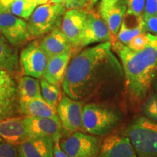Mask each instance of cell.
<instances>
[{
	"mask_svg": "<svg viewBox=\"0 0 157 157\" xmlns=\"http://www.w3.org/2000/svg\"><path fill=\"white\" fill-rule=\"evenodd\" d=\"M124 75L122 66L112 52L111 42L84 49L72 59L61 83L63 93L76 101L93 96Z\"/></svg>",
	"mask_w": 157,
	"mask_h": 157,
	"instance_id": "cell-1",
	"label": "cell"
},
{
	"mask_svg": "<svg viewBox=\"0 0 157 157\" xmlns=\"http://www.w3.org/2000/svg\"><path fill=\"white\" fill-rule=\"evenodd\" d=\"M111 44L121 60L129 97L134 101H143L157 73V34L149 33L148 44L140 51L131 50L117 40Z\"/></svg>",
	"mask_w": 157,
	"mask_h": 157,
	"instance_id": "cell-2",
	"label": "cell"
},
{
	"mask_svg": "<svg viewBox=\"0 0 157 157\" xmlns=\"http://www.w3.org/2000/svg\"><path fill=\"white\" fill-rule=\"evenodd\" d=\"M137 157H157V122L138 117L126 129Z\"/></svg>",
	"mask_w": 157,
	"mask_h": 157,
	"instance_id": "cell-3",
	"label": "cell"
},
{
	"mask_svg": "<svg viewBox=\"0 0 157 157\" xmlns=\"http://www.w3.org/2000/svg\"><path fill=\"white\" fill-rule=\"evenodd\" d=\"M120 119L119 113L111 108L87 103L83 108L82 131L95 136L108 135L119 124Z\"/></svg>",
	"mask_w": 157,
	"mask_h": 157,
	"instance_id": "cell-4",
	"label": "cell"
},
{
	"mask_svg": "<svg viewBox=\"0 0 157 157\" xmlns=\"http://www.w3.org/2000/svg\"><path fill=\"white\" fill-rule=\"evenodd\" d=\"M66 7L62 4L52 1L36 7L27 23L31 38L48 34L53 29L60 27Z\"/></svg>",
	"mask_w": 157,
	"mask_h": 157,
	"instance_id": "cell-5",
	"label": "cell"
},
{
	"mask_svg": "<svg viewBox=\"0 0 157 157\" xmlns=\"http://www.w3.org/2000/svg\"><path fill=\"white\" fill-rule=\"evenodd\" d=\"M59 144L69 157H98L101 148L99 137L80 131L68 135Z\"/></svg>",
	"mask_w": 157,
	"mask_h": 157,
	"instance_id": "cell-6",
	"label": "cell"
},
{
	"mask_svg": "<svg viewBox=\"0 0 157 157\" xmlns=\"http://www.w3.org/2000/svg\"><path fill=\"white\" fill-rule=\"evenodd\" d=\"M84 102L76 101L62 94L57 107V113L63 130L66 135L82 131V115Z\"/></svg>",
	"mask_w": 157,
	"mask_h": 157,
	"instance_id": "cell-7",
	"label": "cell"
},
{
	"mask_svg": "<svg viewBox=\"0 0 157 157\" xmlns=\"http://www.w3.org/2000/svg\"><path fill=\"white\" fill-rule=\"evenodd\" d=\"M49 58L37 41L25 47L19 56V63L24 76L40 78L43 77Z\"/></svg>",
	"mask_w": 157,
	"mask_h": 157,
	"instance_id": "cell-8",
	"label": "cell"
},
{
	"mask_svg": "<svg viewBox=\"0 0 157 157\" xmlns=\"http://www.w3.org/2000/svg\"><path fill=\"white\" fill-rule=\"evenodd\" d=\"M19 113L17 84L12 74L0 69V120L15 117Z\"/></svg>",
	"mask_w": 157,
	"mask_h": 157,
	"instance_id": "cell-9",
	"label": "cell"
},
{
	"mask_svg": "<svg viewBox=\"0 0 157 157\" xmlns=\"http://www.w3.org/2000/svg\"><path fill=\"white\" fill-rule=\"evenodd\" d=\"M0 34L15 46L24 44L31 38L24 20L5 10H0Z\"/></svg>",
	"mask_w": 157,
	"mask_h": 157,
	"instance_id": "cell-10",
	"label": "cell"
},
{
	"mask_svg": "<svg viewBox=\"0 0 157 157\" xmlns=\"http://www.w3.org/2000/svg\"><path fill=\"white\" fill-rule=\"evenodd\" d=\"M28 137H48L60 142L63 130L59 119L25 117L23 118Z\"/></svg>",
	"mask_w": 157,
	"mask_h": 157,
	"instance_id": "cell-11",
	"label": "cell"
},
{
	"mask_svg": "<svg viewBox=\"0 0 157 157\" xmlns=\"http://www.w3.org/2000/svg\"><path fill=\"white\" fill-rule=\"evenodd\" d=\"M113 42V39L108 25L99 13L90 12L87 13L85 26L79 47L89 46L95 43Z\"/></svg>",
	"mask_w": 157,
	"mask_h": 157,
	"instance_id": "cell-12",
	"label": "cell"
},
{
	"mask_svg": "<svg viewBox=\"0 0 157 157\" xmlns=\"http://www.w3.org/2000/svg\"><path fill=\"white\" fill-rule=\"evenodd\" d=\"M87 13L84 9H71L65 12L60 29L72 47H79Z\"/></svg>",
	"mask_w": 157,
	"mask_h": 157,
	"instance_id": "cell-13",
	"label": "cell"
},
{
	"mask_svg": "<svg viewBox=\"0 0 157 157\" xmlns=\"http://www.w3.org/2000/svg\"><path fill=\"white\" fill-rule=\"evenodd\" d=\"M98 157H137L130 140L124 135L105 137L101 144Z\"/></svg>",
	"mask_w": 157,
	"mask_h": 157,
	"instance_id": "cell-14",
	"label": "cell"
},
{
	"mask_svg": "<svg viewBox=\"0 0 157 157\" xmlns=\"http://www.w3.org/2000/svg\"><path fill=\"white\" fill-rule=\"evenodd\" d=\"M55 141L48 137H30L17 146L18 157H55Z\"/></svg>",
	"mask_w": 157,
	"mask_h": 157,
	"instance_id": "cell-15",
	"label": "cell"
},
{
	"mask_svg": "<svg viewBox=\"0 0 157 157\" xmlns=\"http://www.w3.org/2000/svg\"><path fill=\"white\" fill-rule=\"evenodd\" d=\"M39 44L48 58L71 52V44L60 27L49 32Z\"/></svg>",
	"mask_w": 157,
	"mask_h": 157,
	"instance_id": "cell-16",
	"label": "cell"
},
{
	"mask_svg": "<svg viewBox=\"0 0 157 157\" xmlns=\"http://www.w3.org/2000/svg\"><path fill=\"white\" fill-rule=\"evenodd\" d=\"M0 137L15 146L28 138L23 118L12 117L0 120Z\"/></svg>",
	"mask_w": 157,
	"mask_h": 157,
	"instance_id": "cell-17",
	"label": "cell"
},
{
	"mask_svg": "<svg viewBox=\"0 0 157 157\" xmlns=\"http://www.w3.org/2000/svg\"><path fill=\"white\" fill-rule=\"evenodd\" d=\"M71 52L49 58L43 78L49 83L58 86L61 84L69 65Z\"/></svg>",
	"mask_w": 157,
	"mask_h": 157,
	"instance_id": "cell-18",
	"label": "cell"
},
{
	"mask_svg": "<svg viewBox=\"0 0 157 157\" xmlns=\"http://www.w3.org/2000/svg\"><path fill=\"white\" fill-rule=\"evenodd\" d=\"M143 32L146 31L143 15H135L126 13L118 32L117 40L124 44H127L133 37Z\"/></svg>",
	"mask_w": 157,
	"mask_h": 157,
	"instance_id": "cell-19",
	"label": "cell"
},
{
	"mask_svg": "<svg viewBox=\"0 0 157 157\" xmlns=\"http://www.w3.org/2000/svg\"><path fill=\"white\" fill-rule=\"evenodd\" d=\"M19 109L26 105L32 99L42 98L40 82L38 78L29 76H23L20 78L17 83Z\"/></svg>",
	"mask_w": 157,
	"mask_h": 157,
	"instance_id": "cell-20",
	"label": "cell"
},
{
	"mask_svg": "<svg viewBox=\"0 0 157 157\" xmlns=\"http://www.w3.org/2000/svg\"><path fill=\"white\" fill-rule=\"evenodd\" d=\"M0 69L5 70L12 75L20 71L19 58L17 51L12 48L10 43L0 34Z\"/></svg>",
	"mask_w": 157,
	"mask_h": 157,
	"instance_id": "cell-21",
	"label": "cell"
},
{
	"mask_svg": "<svg viewBox=\"0 0 157 157\" xmlns=\"http://www.w3.org/2000/svg\"><path fill=\"white\" fill-rule=\"evenodd\" d=\"M20 113L25 115V117L59 119L57 109L49 105L42 97L31 100L26 105L20 109Z\"/></svg>",
	"mask_w": 157,
	"mask_h": 157,
	"instance_id": "cell-22",
	"label": "cell"
},
{
	"mask_svg": "<svg viewBox=\"0 0 157 157\" xmlns=\"http://www.w3.org/2000/svg\"><path fill=\"white\" fill-rule=\"evenodd\" d=\"M126 6L119 2L109 10L105 18L103 19L112 36L113 42L117 40V36L122 23L124 16L126 13Z\"/></svg>",
	"mask_w": 157,
	"mask_h": 157,
	"instance_id": "cell-23",
	"label": "cell"
},
{
	"mask_svg": "<svg viewBox=\"0 0 157 157\" xmlns=\"http://www.w3.org/2000/svg\"><path fill=\"white\" fill-rule=\"evenodd\" d=\"M41 92L43 99L49 105L57 109L58 103L60 99V87L49 83L44 78H42L40 80Z\"/></svg>",
	"mask_w": 157,
	"mask_h": 157,
	"instance_id": "cell-24",
	"label": "cell"
},
{
	"mask_svg": "<svg viewBox=\"0 0 157 157\" xmlns=\"http://www.w3.org/2000/svg\"><path fill=\"white\" fill-rule=\"evenodd\" d=\"M36 6V5L27 0H14L9 6L7 11L17 17L29 20Z\"/></svg>",
	"mask_w": 157,
	"mask_h": 157,
	"instance_id": "cell-25",
	"label": "cell"
},
{
	"mask_svg": "<svg viewBox=\"0 0 157 157\" xmlns=\"http://www.w3.org/2000/svg\"><path fill=\"white\" fill-rule=\"evenodd\" d=\"M142 111L144 117L157 122V93H151L146 98L142 105Z\"/></svg>",
	"mask_w": 157,
	"mask_h": 157,
	"instance_id": "cell-26",
	"label": "cell"
},
{
	"mask_svg": "<svg viewBox=\"0 0 157 157\" xmlns=\"http://www.w3.org/2000/svg\"><path fill=\"white\" fill-rule=\"evenodd\" d=\"M149 42V33L143 32L137 35L126 44L129 48L134 51H140L146 48Z\"/></svg>",
	"mask_w": 157,
	"mask_h": 157,
	"instance_id": "cell-27",
	"label": "cell"
},
{
	"mask_svg": "<svg viewBox=\"0 0 157 157\" xmlns=\"http://www.w3.org/2000/svg\"><path fill=\"white\" fill-rule=\"evenodd\" d=\"M126 6V13L135 15H143L144 13L146 0H124Z\"/></svg>",
	"mask_w": 157,
	"mask_h": 157,
	"instance_id": "cell-28",
	"label": "cell"
},
{
	"mask_svg": "<svg viewBox=\"0 0 157 157\" xmlns=\"http://www.w3.org/2000/svg\"><path fill=\"white\" fill-rule=\"evenodd\" d=\"M0 157H18L17 146L5 140L0 142Z\"/></svg>",
	"mask_w": 157,
	"mask_h": 157,
	"instance_id": "cell-29",
	"label": "cell"
},
{
	"mask_svg": "<svg viewBox=\"0 0 157 157\" xmlns=\"http://www.w3.org/2000/svg\"><path fill=\"white\" fill-rule=\"evenodd\" d=\"M52 2L62 4L66 10L83 9L87 6V0H51Z\"/></svg>",
	"mask_w": 157,
	"mask_h": 157,
	"instance_id": "cell-30",
	"label": "cell"
},
{
	"mask_svg": "<svg viewBox=\"0 0 157 157\" xmlns=\"http://www.w3.org/2000/svg\"><path fill=\"white\" fill-rule=\"evenodd\" d=\"M153 16H157V0H146L143 19Z\"/></svg>",
	"mask_w": 157,
	"mask_h": 157,
	"instance_id": "cell-31",
	"label": "cell"
},
{
	"mask_svg": "<svg viewBox=\"0 0 157 157\" xmlns=\"http://www.w3.org/2000/svg\"><path fill=\"white\" fill-rule=\"evenodd\" d=\"M119 1L120 0H101L99 5V14L102 18H105L109 10Z\"/></svg>",
	"mask_w": 157,
	"mask_h": 157,
	"instance_id": "cell-32",
	"label": "cell"
},
{
	"mask_svg": "<svg viewBox=\"0 0 157 157\" xmlns=\"http://www.w3.org/2000/svg\"><path fill=\"white\" fill-rule=\"evenodd\" d=\"M146 32L157 34V16H153L144 19Z\"/></svg>",
	"mask_w": 157,
	"mask_h": 157,
	"instance_id": "cell-33",
	"label": "cell"
},
{
	"mask_svg": "<svg viewBox=\"0 0 157 157\" xmlns=\"http://www.w3.org/2000/svg\"><path fill=\"white\" fill-rule=\"evenodd\" d=\"M54 156L55 157H69L60 148L59 142L55 143L54 147Z\"/></svg>",
	"mask_w": 157,
	"mask_h": 157,
	"instance_id": "cell-34",
	"label": "cell"
},
{
	"mask_svg": "<svg viewBox=\"0 0 157 157\" xmlns=\"http://www.w3.org/2000/svg\"><path fill=\"white\" fill-rule=\"evenodd\" d=\"M14 0H0V10L7 11L9 6Z\"/></svg>",
	"mask_w": 157,
	"mask_h": 157,
	"instance_id": "cell-35",
	"label": "cell"
},
{
	"mask_svg": "<svg viewBox=\"0 0 157 157\" xmlns=\"http://www.w3.org/2000/svg\"><path fill=\"white\" fill-rule=\"evenodd\" d=\"M27 1L34 3V4H35V5H36L37 6H38V5H43V4L48 2H50V0H27Z\"/></svg>",
	"mask_w": 157,
	"mask_h": 157,
	"instance_id": "cell-36",
	"label": "cell"
},
{
	"mask_svg": "<svg viewBox=\"0 0 157 157\" xmlns=\"http://www.w3.org/2000/svg\"><path fill=\"white\" fill-rule=\"evenodd\" d=\"M98 1V0H87V5H89L90 7H92V6L97 3Z\"/></svg>",
	"mask_w": 157,
	"mask_h": 157,
	"instance_id": "cell-37",
	"label": "cell"
},
{
	"mask_svg": "<svg viewBox=\"0 0 157 157\" xmlns=\"http://www.w3.org/2000/svg\"><path fill=\"white\" fill-rule=\"evenodd\" d=\"M153 84H154V87L155 91H156V93H157V73L156 74V76H155Z\"/></svg>",
	"mask_w": 157,
	"mask_h": 157,
	"instance_id": "cell-38",
	"label": "cell"
},
{
	"mask_svg": "<svg viewBox=\"0 0 157 157\" xmlns=\"http://www.w3.org/2000/svg\"><path fill=\"white\" fill-rule=\"evenodd\" d=\"M2 140H3V139L1 137H0V142H2Z\"/></svg>",
	"mask_w": 157,
	"mask_h": 157,
	"instance_id": "cell-39",
	"label": "cell"
}]
</instances>
